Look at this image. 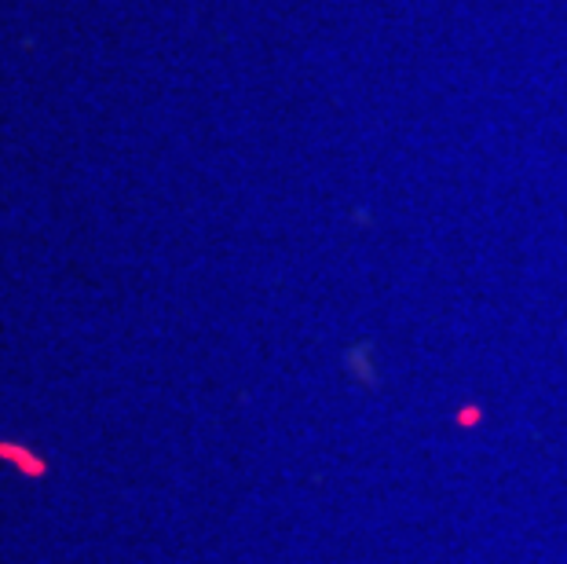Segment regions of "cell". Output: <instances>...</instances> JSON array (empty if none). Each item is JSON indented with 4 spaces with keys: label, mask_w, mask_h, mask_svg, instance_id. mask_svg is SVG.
I'll list each match as a JSON object with an SVG mask.
<instances>
[]
</instances>
